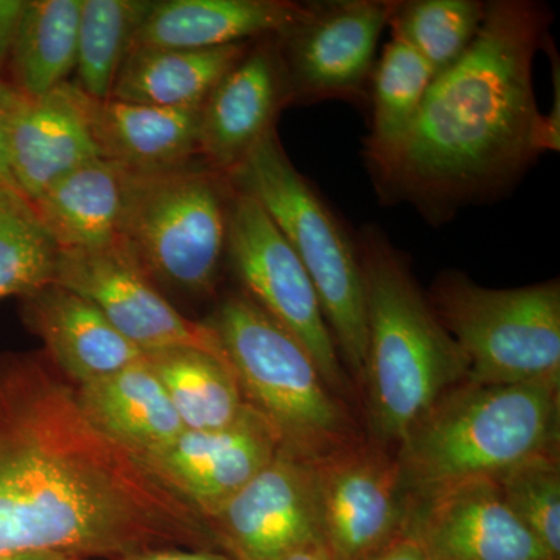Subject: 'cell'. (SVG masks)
<instances>
[{"label": "cell", "instance_id": "obj_30", "mask_svg": "<svg viewBox=\"0 0 560 560\" xmlns=\"http://www.w3.org/2000/svg\"><path fill=\"white\" fill-rule=\"evenodd\" d=\"M503 499L544 550L560 560V467L558 447L530 456L493 480Z\"/></svg>", "mask_w": 560, "mask_h": 560}, {"label": "cell", "instance_id": "obj_31", "mask_svg": "<svg viewBox=\"0 0 560 560\" xmlns=\"http://www.w3.org/2000/svg\"><path fill=\"white\" fill-rule=\"evenodd\" d=\"M24 5V0H0V77L5 75Z\"/></svg>", "mask_w": 560, "mask_h": 560}, {"label": "cell", "instance_id": "obj_10", "mask_svg": "<svg viewBox=\"0 0 560 560\" xmlns=\"http://www.w3.org/2000/svg\"><path fill=\"white\" fill-rule=\"evenodd\" d=\"M390 7L393 0L304 3L300 20L278 35L291 105L366 97Z\"/></svg>", "mask_w": 560, "mask_h": 560}, {"label": "cell", "instance_id": "obj_23", "mask_svg": "<svg viewBox=\"0 0 560 560\" xmlns=\"http://www.w3.org/2000/svg\"><path fill=\"white\" fill-rule=\"evenodd\" d=\"M253 43L205 50L132 47L110 98L158 108L201 109Z\"/></svg>", "mask_w": 560, "mask_h": 560}, {"label": "cell", "instance_id": "obj_34", "mask_svg": "<svg viewBox=\"0 0 560 560\" xmlns=\"http://www.w3.org/2000/svg\"><path fill=\"white\" fill-rule=\"evenodd\" d=\"M0 187L22 195L13 171H11L9 150H7L5 135H3L2 125H0ZM24 197V195H22ZM25 198V197H24Z\"/></svg>", "mask_w": 560, "mask_h": 560}, {"label": "cell", "instance_id": "obj_26", "mask_svg": "<svg viewBox=\"0 0 560 560\" xmlns=\"http://www.w3.org/2000/svg\"><path fill=\"white\" fill-rule=\"evenodd\" d=\"M434 70L411 47L390 40L375 62L371 79V132L364 149L371 172L394 156L410 132L433 83Z\"/></svg>", "mask_w": 560, "mask_h": 560}, {"label": "cell", "instance_id": "obj_24", "mask_svg": "<svg viewBox=\"0 0 560 560\" xmlns=\"http://www.w3.org/2000/svg\"><path fill=\"white\" fill-rule=\"evenodd\" d=\"M81 0H31L3 79L28 97H43L68 81L77 65Z\"/></svg>", "mask_w": 560, "mask_h": 560}, {"label": "cell", "instance_id": "obj_12", "mask_svg": "<svg viewBox=\"0 0 560 560\" xmlns=\"http://www.w3.org/2000/svg\"><path fill=\"white\" fill-rule=\"evenodd\" d=\"M320 541L331 560H368L405 528L408 499L397 459L352 444L315 463Z\"/></svg>", "mask_w": 560, "mask_h": 560}, {"label": "cell", "instance_id": "obj_9", "mask_svg": "<svg viewBox=\"0 0 560 560\" xmlns=\"http://www.w3.org/2000/svg\"><path fill=\"white\" fill-rule=\"evenodd\" d=\"M226 256L243 293L290 331L311 353L329 388L342 393L348 378L311 276L259 202L235 189Z\"/></svg>", "mask_w": 560, "mask_h": 560}, {"label": "cell", "instance_id": "obj_3", "mask_svg": "<svg viewBox=\"0 0 560 560\" xmlns=\"http://www.w3.org/2000/svg\"><path fill=\"white\" fill-rule=\"evenodd\" d=\"M355 241L366 293L371 422L378 438L399 444L441 397L466 382V363L404 254L375 226Z\"/></svg>", "mask_w": 560, "mask_h": 560}, {"label": "cell", "instance_id": "obj_33", "mask_svg": "<svg viewBox=\"0 0 560 560\" xmlns=\"http://www.w3.org/2000/svg\"><path fill=\"white\" fill-rule=\"evenodd\" d=\"M121 560H234L224 552L215 550H189V548H150L135 552Z\"/></svg>", "mask_w": 560, "mask_h": 560}, {"label": "cell", "instance_id": "obj_4", "mask_svg": "<svg viewBox=\"0 0 560 560\" xmlns=\"http://www.w3.org/2000/svg\"><path fill=\"white\" fill-rule=\"evenodd\" d=\"M559 389L463 382L399 442L408 499L497 480L530 456L558 447Z\"/></svg>", "mask_w": 560, "mask_h": 560}, {"label": "cell", "instance_id": "obj_17", "mask_svg": "<svg viewBox=\"0 0 560 560\" xmlns=\"http://www.w3.org/2000/svg\"><path fill=\"white\" fill-rule=\"evenodd\" d=\"M291 105L278 35L254 40L200 109L198 160L228 176Z\"/></svg>", "mask_w": 560, "mask_h": 560}, {"label": "cell", "instance_id": "obj_32", "mask_svg": "<svg viewBox=\"0 0 560 560\" xmlns=\"http://www.w3.org/2000/svg\"><path fill=\"white\" fill-rule=\"evenodd\" d=\"M368 560H430L418 537L407 528L397 534L386 547Z\"/></svg>", "mask_w": 560, "mask_h": 560}, {"label": "cell", "instance_id": "obj_8", "mask_svg": "<svg viewBox=\"0 0 560 560\" xmlns=\"http://www.w3.org/2000/svg\"><path fill=\"white\" fill-rule=\"evenodd\" d=\"M429 301L478 385L560 386V283L486 289L441 272Z\"/></svg>", "mask_w": 560, "mask_h": 560}, {"label": "cell", "instance_id": "obj_11", "mask_svg": "<svg viewBox=\"0 0 560 560\" xmlns=\"http://www.w3.org/2000/svg\"><path fill=\"white\" fill-rule=\"evenodd\" d=\"M54 282L97 305L143 353L186 348L230 363L208 320L189 319L176 311L119 242L97 249L58 250Z\"/></svg>", "mask_w": 560, "mask_h": 560}, {"label": "cell", "instance_id": "obj_5", "mask_svg": "<svg viewBox=\"0 0 560 560\" xmlns=\"http://www.w3.org/2000/svg\"><path fill=\"white\" fill-rule=\"evenodd\" d=\"M259 202L311 276L340 357L364 381L368 313L359 246L311 180L294 167L278 131L267 132L226 176Z\"/></svg>", "mask_w": 560, "mask_h": 560}, {"label": "cell", "instance_id": "obj_7", "mask_svg": "<svg viewBox=\"0 0 560 560\" xmlns=\"http://www.w3.org/2000/svg\"><path fill=\"white\" fill-rule=\"evenodd\" d=\"M231 197L226 176L201 161L127 172L117 242L158 289L208 296L226 256Z\"/></svg>", "mask_w": 560, "mask_h": 560}, {"label": "cell", "instance_id": "obj_36", "mask_svg": "<svg viewBox=\"0 0 560 560\" xmlns=\"http://www.w3.org/2000/svg\"><path fill=\"white\" fill-rule=\"evenodd\" d=\"M0 560H83L70 558V556L58 555V552L24 551L5 552L0 555Z\"/></svg>", "mask_w": 560, "mask_h": 560}, {"label": "cell", "instance_id": "obj_22", "mask_svg": "<svg viewBox=\"0 0 560 560\" xmlns=\"http://www.w3.org/2000/svg\"><path fill=\"white\" fill-rule=\"evenodd\" d=\"M127 172L95 158L31 202L58 250L103 248L119 238Z\"/></svg>", "mask_w": 560, "mask_h": 560}, {"label": "cell", "instance_id": "obj_16", "mask_svg": "<svg viewBox=\"0 0 560 560\" xmlns=\"http://www.w3.org/2000/svg\"><path fill=\"white\" fill-rule=\"evenodd\" d=\"M407 528L430 560H555L508 506L493 480L410 499Z\"/></svg>", "mask_w": 560, "mask_h": 560}, {"label": "cell", "instance_id": "obj_29", "mask_svg": "<svg viewBox=\"0 0 560 560\" xmlns=\"http://www.w3.org/2000/svg\"><path fill=\"white\" fill-rule=\"evenodd\" d=\"M57 259L31 201L0 187V300H21L54 282Z\"/></svg>", "mask_w": 560, "mask_h": 560}, {"label": "cell", "instance_id": "obj_2", "mask_svg": "<svg viewBox=\"0 0 560 560\" xmlns=\"http://www.w3.org/2000/svg\"><path fill=\"white\" fill-rule=\"evenodd\" d=\"M550 24L541 3L488 2L477 38L434 77L399 150L372 172L383 198L444 221L501 194L540 154L559 149V120L540 113L533 84Z\"/></svg>", "mask_w": 560, "mask_h": 560}, {"label": "cell", "instance_id": "obj_18", "mask_svg": "<svg viewBox=\"0 0 560 560\" xmlns=\"http://www.w3.org/2000/svg\"><path fill=\"white\" fill-rule=\"evenodd\" d=\"M27 329L73 385L98 381L130 366L143 352L120 334L97 305L51 282L21 298Z\"/></svg>", "mask_w": 560, "mask_h": 560}, {"label": "cell", "instance_id": "obj_19", "mask_svg": "<svg viewBox=\"0 0 560 560\" xmlns=\"http://www.w3.org/2000/svg\"><path fill=\"white\" fill-rule=\"evenodd\" d=\"M304 3L289 0H165L154 2L132 47L205 50L280 35Z\"/></svg>", "mask_w": 560, "mask_h": 560}, {"label": "cell", "instance_id": "obj_27", "mask_svg": "<svg viewBox=\"0 0 560 560\" xmlns=\"http://www.w3.org/2000/svg\"><path fill=\"white\" fill-rule=\"evenodd\" d=\"M153 3L147 0H81L75 84L92 101L113 97L121 65Z\"/></svg>", "mask_w": 560, "mask_h": 560}, {"label": "cell", "instance_id": "obj_1", "mask_svg": "<svg viewBox=\"0 0 560 560\" xmlns=\"http://www.w3.org/2000/svg\"><path fill=\"white\" fill-rule=\"evenodd\" d=\"M219 550L209 523L86 418L44 350L0 353V555Z\"/></svg>", "mask_w": 560, "mask_h": 560}, {"label": "cell", "instance_id": "obj_20", "mask_svg": "<svg viewBox=\"0 0 560 560\" xmlns=\"http://www.w3.org/2000/svg\"><path fill=\"white\" fill-rule=\"evenodd\" d=\"M88 121L101 158L124 171H173L198 160L200 109L88 97Z\"/></svg>", "mask_w": 560, "mask_h": 560}, {"label": "cell", "instance_id": "obj_28", "mask_svg": "<svg viewBox=\"0 0 560 560\" xmlns=\"http://www.w3.org/2000/svg\"><path fill=\"white\" fill-rule=\"evenodd\" d=\"M486 11L488 2L478 0H393L388 27L394 40L411 47L438 75L469 49Z\"/></svg>", "mask_w": 560, "mask_h": 560}, {"label": "cell", "instance_id": "obj_6", "mask_svg": "<svg viewBox=\"0 0 560 560\" xmlns=\"http://www.w3.org/2000/svg\"><path fill=\"white\" fill-rule=\"evenodd\" d=\"M208 323L243 399L271 423L280 447L319 463L355 444L348 416L311 353L248 294H228Z\"/></svg>", "mask_w": 560, "mask_h": 560}, {"label": "cell", "instance_id": "obj_35", "mask_svg": "<svg viewBox=\"0 0 560 560\" xmlns=\"http://www.w3.org/2000/svg\"><path fill=\"white\" fill-rule=\"evenodd\" d=\"M276 560H331L329 551L324 547L323 541L302 547L300 550L291 551L289 555Z\"/></svg>", "mask_w": 560, "mask_h": 560}, {"label": "cell", "instance_id": "obj_25", "mask_svg": "<svg viewBox=\"0 0 560 560\" xmlns=\"http://www.w3.org/2000/svg\"><path fill=\"white\" fill-rule=\"evenodd\" d=\"M143 355L167 390L184 429H221L245 408L241 385L226 361L186 348Z\"/></svg>", "mask_w": 560, "mask_h": 560}, {"label": "cell", "instance_id": "obj_13", "mask_svg": "<svg viewBox=\"0 0 560 560\" xmlns=\"http://www.w3.org/2000/svg\"><path fill=\"white\" fill-rule=\"evenodd\" d=\"M208 523L219 550L234 560H276L320 541L315 463L280 447Z\"/></svg>", "mask_w": 560, "mask_h": 560}, {"label": "cell", "instance_id": "obj_15", "mask_svg": "<svg viewBox=\"0 0 560 560\" xmlns=\"http://www.w3.org/2000/svg\"><path fill=\"white\" fill-rule=\"evenodd\" d=\"M0 125L11 171L28 201L62 176L101 158L88 121V95L66 81L28 97L0 77Z\"/></svg>", "mask_w": 560, "mask_h": 560}, {"label": "cell", "instance_id": "obj_21", "mask_svg": "<svg viewBox=\"0 0 560 560\" xmlns=\"http://www.w3.org/2000/svg\"><path fill=\"white\" fill-rule=\"evenodd\" d=\"M75 388L92 425L140 460L186 431L145 355L108 377Z\"/></svg>", "mask_w": 560, "mask_h": 560}, {"label": "cell", "instance_id": "obj_14", "mask_svg": "<svg viewBox=\"0 0 560 560\" xmlns=\"http://www.w3.org/2000/svg\"><path fill=\"white\" fill-rule=\"evenodd\" d=\"M279 448L271 423L246 404L228 425L183 431L142 463L209 522L271 463Z\"/></svg>", "mask_w": 560, "mask_h": 560}]
</instances>
